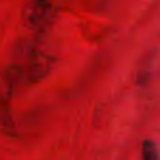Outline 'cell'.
I'll use <instances>...</instances> for the list:
<instances>
[{
  "label": "cell",
  "mask_w": 160,
  "mask_h": 160,
  "mask_svg": "<svg viewBox=\"0 0 160 160\" xmlns=\"http://www.w3.org/2000/svg\"><path fill=\"white\" fill-rule=\"evenodd\" d=\"M22 22L32 32H44L53 24L56 7L51 0H28L22 8Z\"/></svg>",
  "instance_id": "1"
},
{
  "label": "cell",
  "mask_w": 160,
  "mask_h": 160,
  "mask_svg": "<svg viewBox=\"0 0 160 160\" xmlns=\"http://www.w3.org/2000/svg\"><path fill=\"white\" fill-rule=\"evenodd\" d=\"M141 160H159L158 145L152 139H145L141 148Z\"/></svg>",
  "instance_id": "2"
}]
</instances>
